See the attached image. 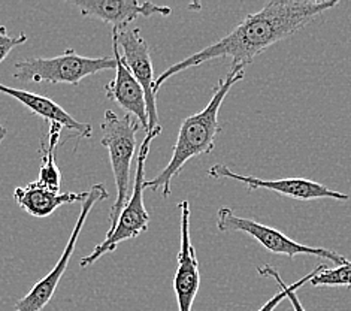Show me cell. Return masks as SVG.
<instances>
[{"label":"cell","instance_id":"12","mask_svg":"<svg viewBox=\"0 0 351 311\" xmlns=\"http://www.w3.org/2000/svg\"><path fill=\"white\" fill-rule=\"evenodd\" d=\"M112 51L117 60L115 78L105 87V93L108 99L114 100L123 109H126L128 114L135 117L141 128H144L148 132V114L144 90H142L141 84L133 77L128 66L124 65L120 54V47L117 44L115 38H112Z\"/></svg>","mask_w":351,"mask_h":311},{"label":"cell","instance_id":"18","mask_svg":"<svg viewBox=\"0 0 351 311\" xmlns=\"http://www.w3.org/2000/svg\"><path fill=\"white\" fill-rule=\"evenodd\" d=\"M27 42V35L24 32H20L19 35H10L5 26H0V63L10 56L14 48L23 45Z\"/></svg>","mask_w":351,"mask_h":311},{"label":"cell","instance_id":"17","mask_svg":"<svg viewBox=\"0 0 351 311\" xmlns=\"http://www.w3.org/2000/svg\"><path fill=\"white\" fill-rule=\"evenodd\" d=\"M311 283L314 288H351V262H346L337 268L324 266L322 271L317 273Z\"/></svg>","mask_w":351,"mask_h":311},{"label":"cell","instance_id":"7","mask_svg":"<svg viewBox=\"0 0 351 311\" xmlns=\"http://www.w3.org/2000/svg\"><path fill=\"white\" fill-rule=\"evenodd\" d=\"M108 198H110V193L106 192V187L104 184H95V186L90 187V190H87V198L84 199V203H81V211L78 216V220L75 223V228L71 233L69 241L66 244L60 259L57 260L56 266L44 277L43 280H39L35 286H33L26 297H23L20 301L15 302V307H14L15 311H43V308L49 304V301H51L54 297L58 283H60V280L63 279L66 268L69 265V260L73 255L75 247H77L81 231L84 228L91 208H93L97 203H100V200H105Z\"/></svg>","mask_w":351,"mask_h":311},{"label":"cell","instance_id":"9","mask_svg":"<svg viewBox=\"0 0 351 311\" xmlns=\"http://www.w3.org/2000/svg\"><path fill=\"white\" fill-rule=\"evenodd\" d=\"M208 175L214 180H237L245 184L248 192H254L258 189H266L275 192L278 195L287 196L298 200H314V199H335V200H348L347 193L328 189L323 184L308 180V178H281V180H263L253 175H241L230 171V168L224 165H214L208 171Z\"/></svg>","mask_w":351,"mask_h":311},{"label":"cell","instance_id":"6","mask_svg":"<svg viewBox=\"0 0 351 311\" xmlns=\"http://www.w3.org/2000/svg\"><path fill=\"white\" fill-rule=\"evenodd\" d=\"M217 228H219L220 232H244L250 235V237H253L257 242H261L271 253L282 255L290 259H293L298 255H308L328 259L338 266L348 262L347 257L339 255L338 251L323 247H311L296 242L295 240L289 238L287 235H284L281 231L271 228V226L258 223L253 220V218L237 216L232 208L223 207L217 211Z\"/></svg>","mask_w":351,"mask_h":311},{"label":"cell","instance_id":"5","mask_svg":"<svg viewBox=\"0 0 351 311\" xmlns=\"http://www.w3.org/2000/svg\"><path fill=\"white\" fill-rule=\"evenodd\" d=\"M114 57H84L68 48L60 56L49 58H26L15 63L14 78L20 81L49 82V84H78L97 72L115 69Z\"/></svg>","mask_w":351,"mask_h":311},{"label":"cell","instance_id":"15","mask_svg":"<svg viewBox=\"0 0 351 311\" xmlns=\"http://www.w3.org/2000/svg\"><path fill=\"white\" fill-rule=\"evenodd\" d=\"M63 128L60 124H49V129L47 133V138L40 139V154H43V163H40V171L38 181L44 186L60 190L62 184V172L58 170L56 162V153L58 148V141H60V133Z\"/></svg>","mask_w":351,"mask_h":311},{"label":"cell","instance_id":"19","mask_svg":"<svg viewBox=\"0 0 351 311\" xmlns=\"http://www.w3.org/2000/svg\"><path fill=\"white\" fill-rule=\"evenodd\" d=\"M287 299H290L291 306H293L295 311H305V308H304V306H302V302H300V299H299V297H298V289L291 290V292L289 293Z\"/></svg>","mask_w":351,"mask_h":311},{"label":"cell","instance_id":"3","mask_svg":"<svg viewBox=\"0 0 351 311\" xmlns=\"http://www.w3.org/2000/svg\"><path fill=\"white\" fill-rule=\"evenodd\" d=\"M100 129L104 132L100 144L110 153L117 187V199L110 214V229H108V232H110L115 228L121 209L129 199L130 168L133 157H135L136 133L141 129V124L130 114L120 117L108 109L104 115V122L100 124Z\"/></svg>","mask_w":351,"mask_h":311},{"label":"cell","instance_id":"10","mask_svg":"<svg viewBox=\"0 0 351 311\" xmlns=\"http://www.w3.org/2000/svg\"><path fill=\"white\" fill-rule=\"evenodd\" d=\"M181 216V246L177 257V271L173 277V292L177 297L178 311H191L200 286L199 262L190 235V204L182 200L178 204Z\"/></svg>","mask_w":351,"mask_h":311},{"label":"cell","instance_id":"14","mask_svg":"<svg viewBox=\"0 0 351 311\" xmlns=\"http://www.w3.org/2000/svg\"><path fill=\"white\" fill-rule=\"evenodd\" d=\"M0 93H5L8 96L16 99L24 106L29 108L33 114L43 117L45 122H49V124L56 123V124H60L62 128L69 129L73 135L77 137L78 141L90 138L91 133H93L91 124L75 120L73 117L69 113H66L60 105H57L54 100L48 99L45 96L32 93V91H27V90L8 87L5 84H0Z\"/></svg>","mask_w":351,"mask_h":311},{"label":"cell","instance_id":"8","mask_svg":"<svg viewBox=\"0 0 351 311\" xmlns=\"http://www.w3.org/2000/svg\"><path fill=\"white\" fill-rule=\"evenodd\" d=\"M112 38L123 49V62L128 66L135 80L141 84L145 95L147 114H148V132L158 128V113H157V93L154 90L156 78L152 62V51L147 41L142 36L139 29H126L121 32L112 30Z\"/></svg>","mask_w":351,"mask_h":311},{"label":"cell","instance_id":"2","mask_svg":"<svg viewBox=\"0 0 351 311\" xmlns=\"http://www.w3.org/2000/svg\"><path fill=\"white\" fill-rule=\"evenodd\" d=\"M245 68L235 66L230 68L228 75L214 87V93L210 102L202 111L184 119L175 141L172 157L165 170L152 180H145L144 187L153 192H162L163 198L171 196V183L191 159L200 154H210L215 148V141L221 132L219 123V113L224 97L237 82L244 80Z\"/></svg>","mask_w":351,"mask_h":311},{"label":"cell","instance_id":"4","mask_svg":"<svg viewBox=\"0 0 351 311\" xmlns=\"http://www.w3.org/2000/svg\"><path fill=\"white\" fill-rule=\"evenodd\" d=\"M162 133V126H158L154 130L147 132L144 142L141 144L138 161H136V174L135 183H133L132 196L128 199L126 205L121 209L119 222L115 228L106 233V238L95 247V250L86 257L80 260L82 268L96 264V260L102 257L106 253H112L121 242L128 240H135L139 235L148 231L149 224V214L144 205V183H145V163L149 153L152 142Z\"/></svg>","mask_w":351,"mask_h":311},{"label":"cell","instance_id":"20","mask_svg":"<svg viewBox=\"0 0 351 311\" xmlns=\"http://www.w3.org/2000/svg\"><path fill=\"white\" fill-rule=\"evenodd\" d=\"M6 135H8V130H6V128H3V126L0 124V144H2L3 139L6 138Z\"/></svg>","mask_w":351,"mask_h":311},{"label":"cell","instance_id":"16","mask_svg":"<svg viewBox=\"0 0 351 311\" xmlns=\"http://www.w3.org/2000/svg\"><path fill=\"white\" fill-rule=\"evenodd\" d=\"M326 265L323 264V265H319L317 268H314V270L309 273V274H306L304 279H300L299 281H296V283H293V284H286V281H284L282 279H281V275L278 274V271L275 270V268H272L271 265H263V266H258L257 268V273H258V275H262V277H269V279H274L275 281H277L278 284H280V288H281V290L280 292H277L275 293V295L269 299V301H266L265 304L258 308L257 311H274L275 310V307H277L278 304H281V302L284 301V299H287V297H289V293L293 290V289H299V288H302L304 284H306V283H309L311 281V279L313 277L319 273V271H322L323 268H324Z\"/></svg>","mask_w":351,"mask_h":311},{"label":"cell","instance_id":"11","mask_svg":"<svg viewBox=\"0 0 351 311\" xmlns=\"http://www.w3.org/2000/svg\"><path fill=\"white\" fill-rule=\"evenodd\" d=\"M72 5L78 8L82 16L112 24V30L117 32L126 30L138 16H152L156 14L168 16L172 12L169 6L138 0H75Z\"/></svg>","mask_w":351,"mask_h":311},{"label":"cell","instance_id":"1","mask_svg":"<svg viewBox=\"0 0 351 311\" xmlns=\"http://www.w3.org/2000/svg\"><path fill=\"white\" fill-rule=\"evenodd\" d=\"M338 5L337 0H271L261 11L248 14L229 35L172 65L156 78V93L173 75L214 58H230V68L252 65L274 44L293 36L317 16Z\"/></svg>","mask_w":351,"mask_h":311},{"label":"cell","instance_id":"13","mask_svg":"<svg viewBox=\"0 0 351 311\" xmlns=\"http://www.w3.org/2000/svg\"><path fill=\"white\" fill-rule=\"evenodd\" d=\"M87 192H60L53 190L38 180L14 190V199L24 211L33 217H48L62 205L84 203Z\"/></svg>","mask_w":351,"mask_h":311}]
</instances>
